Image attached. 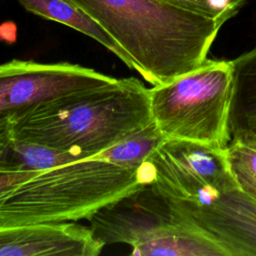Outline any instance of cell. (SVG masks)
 Here are the masks:
<instances>
[{"label": "cell", "instance_id": "4", "mask_svg": "<svg viewBox=\"0 0 256 256\" xmlns=\"http://www.w3.org/2000/svg\"><path fill=\"white\" fill-rule=\"evenodd\" d=\"M153 120L166 138L226 148L233 95L231 61L206 59L196 69L149 88Z\"/></svg>", "mask_w": 256, "mask_h": 256}, {"label": "cell", "instance_id": "1", "mask_svg": "<svg viewBox=\"0 0 256 256\" xmlns=\"http://www.w3.org/2000/svg\"><path fill=\"white\" fill-rule=\"evenodd\" d=\"M11 118L16 139L76 159L93 157L154 122L149 88L135 77L60 96Z\"/></svg>", "mask_w": 256, "mask_h": 256}, {"label": "cell", "instance_id": "2", "mask_svg": "<svg viewBox=\"0 0 256 256\" xmlns=\"http://www.w3.org/2000/svg\"><path fill=\"white\" fill-rule=\"evenodd\" d=\"M89 14L132 59L153 86L200 66L227 21L159 0H68Z\"/></svg>", "mask_w": 256, "mask_h": 256}, {"label": "cell", "instance_id": "9", "mask_svg": "<svg viewBox=\"0 0 256 256\" xmlns=\"http://www.w3.org/2000/svg\"><path fill=\"white\" fill-rule=\"evenodd\" d=\"M130 254L134 256H228L219 244L179 217L177 221L154 232L144 242L133 248Z\"/></svg>", "mask_w": 256, "mask_h": 256}, {"label": "cell", "instance_id": "13", "mask_svg": "<svg viewBox=\"0 0 256 256\" xmlns=\"http://www.w3.org/2000/svg\"><path fill=\"white\" fill-rule=\"evenodd\" d=\"M165 138L153 122L144 129L95 155V157L129 168H140L147 157Z\"/></svg>", "mask_w": 256, "mask_h": 256}, {"label": "cell", "instance_id": "5", "mask_svg": "<svg viewBox=\"0 0 256 256\" xmlns=\"http://www.w3.org/2000/svg\"><path fill=\"white\" fill-rule=\"evenodd\" d=\"M144 185L170 199L205 204L238 184L226 148L165 138L140 167Z\"/></svg>", "mask_w": 256, "mask_h": 256}, {"label": "cell", "instance_id": "12", "mask_svg": "<svg viewBox=\"0 0 256 256\" xmlns=\"http://www.w3.org/2000/svg\"><path fill=\"white\" fill-rule=\"evenodd\" d=\"M75 160L78 159L60 150L14 138L11 145L0 157V167L42 172Z\"/></svg>", "mask_w": 256, "mask_h": 256}, {"label": "cell", "instance_id": "3", "mask_svg": "<svg viewBox=\"0 0 256 256\" xmlns=\"http://www.w3.org/2000/svg\"><path fill=\"white\" fill-rule=\"evenodd\" d=\"M140 168L89 157L29 178L0 197V224L74 222L143 186Z\"/></svg>", "mask_w": 256, "mask_h": 256}, {"label": "cell", "instance_id": "14", "mask_svg": "<svg viewBox=\"0 0 256 256\" xmlns=\"http://www.w3.org/2000/svg\"><path fill=\"white\" fill-rule=\"evenodd\" d=\"M226 150L238 186L256 200V135L234 138Z\"/></svg>", "mask_w": 256, "mask_h": 256}, {"label": "cell", "instance_id": "15", "mask_svg": "<svg viewBox=\"0 0 256 256\" xmlns=\"http://www.w3.org/2000/svg\"><path fill=\"white\" fill-rule=\"evenodd\" d=\"M171 6L208 18L229 19L237 11L226 5L225 0H159Z\"/></svg>", "mask_w": 256, "mask_h": 256}, {"label": "cell", "instance_id": "11", "mask_svg": "<svg viewBox=\"0 0 256 256\" xmlns=\"http://www.w3.org/2000/svg\"><path fill=\"white\" fill-rule=\"evenodd\" d=\"M30 13L67 25L102 44L114 53L126 66L135 70L130 56L105 31V29L85 11L68 0H18Z\"/></svg>", "mask_w": 256, "mask_h": 256}, {"label": "cell", "instance_id": "17", "mask_svg": "<svg viewBox=\"0 0 256 256\" xmlns=\"http://www.w3.org/2000/svg\"><path fill=\"white\" fill-rule=\"evenodd\" d=\"M11 115H0V157L14 140Z\"/></svg>", "mask_w": 256, "mask_h": 256}, {"label": "cell", "instance_id": "18", "mask_svg": "<svg viewBox=\"0 0 256 256\" xmlns=\"http://www.w3.org/2000/svg\"><path fill=\"white\" fill-rule=\"evenodd\" d=\"M247 0H225L226 5L228 7H230L231 9H234L236 11H238V9L243 6L246 3Z\"/></svg>", "mask_w": 256, "mask_h": 256}, {"label": "cell", "instance_id": "16", "mask_svg": "<svg viewBox=\"0 0 256 256\" xmlns=\"http://www.w3.org/2000/svg\"><path fill=\"white\" fill-rule=\"evenodd\" d=\"M40 172L23 171L0 167V197L14 189L19 184L37 175Z\"/></svg>", "mask_w": 256, "mask_h": 256}, {"label": "cell", "instance_id": "6", "mask_svg": "<svg viewBox=\"0 0 256 256\" xmlns=\"http://www.w3.org/2000/svg\"><path fill=\"white\" fill-rule=\"evenodd\" d=\"M116 79L79 64L13 59L0 64V115H14L51 99L104 86Z\"/></svg>", "mask_w": 256, "mask_h": 256}, {"label": "cell", "instance_id": "10", "mask_svg": "<svg viewBox=\"0 0 256 256\" xmlns=\"http://www.w3.org/2000/svg\"><path fill=\"white\" fill-rule=\"evenodd\" d=\"M233 95L229 115L231 140L256 135V47L234 60Z\"/></svg>", "mask_w": 256, "mask_h": 256}, {"label": "cell", "instance_id": "7", "mask_svg": "<svg viewBox=\"0 0 256 256\" xmlns=\"http://www.w3.org/2000/svg\"><path fill=\"white\" fill-rule=\"evenodd\" d=\"M169 200L179 218L219 244L228 256H256V200L239 186L205 204Z\"/></svg>", "mask_w": 256, "mask_h": 256}, {"label": "cell", "instance_id": "8", "mask_svg": "<svg viewBox=\"0 0 256 256\" xmlns=\"http://www.w3.org/2000/svg\"><path fill=\"white\" fill-rule=\"evenodd\" d=\"M104 246L74 222L0 224V256H97Z\"/></svg>", "mask_w": 256, "mask_h": 256}]
</instances>
